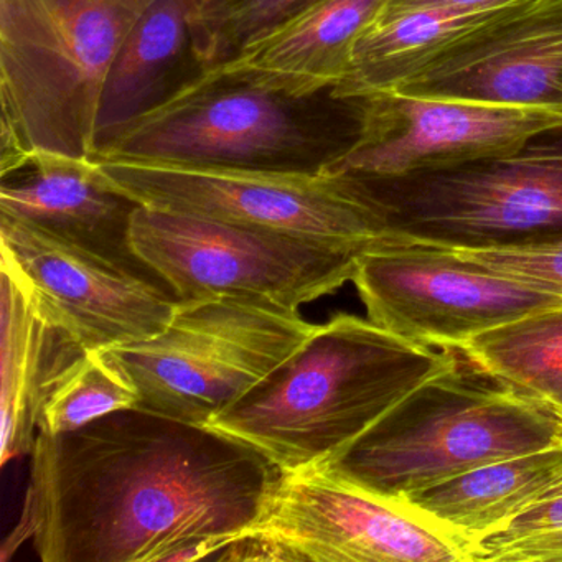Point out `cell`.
I'll use <instances>...</instances> for the list:
<instances>
[{
  "label": "cell",
  "mask_w": 562,
  "mask_h": 562,
  "mask_svg": "<svg viewBox=\"0 0 562 562\" xmlns=\"http://www.w3.org/2000/svg\"><path fill=\"white\" fill-rule=\"evenodd\" d=\"M31 457L11 541L44 562L206 559L258 525L284 475L236 437L139 407L38 432Z\"/></svg>",
  "instance_id": "6da1fadb"
},
{
  "label": "cell",
  "mask_w": 562,
  "mask_h": 562,
  "mask_svg": "<svg viewBox=\"0 0 562 562\" xmlns=\"http://www.w3.org/2000/svg\"><path fill=\"white\" fill-rule=\"evenodd\" d=\"M531 2L496 11L416 9L376 15L358 38L347 78L334 90L341 100L393 90L424 68L492 31Z\"/></svg>",
  "instance_id": "d6986e66"
},
{
  "label": "cell",
  "mask_w": 562,
  "mask_h": 562,
  "mask_svg": "<svg viewBox=\"0 0 562 562\" xmlns=\"http://www.w3.org/2000/svg\"><path fill=\"white\" fill-rule=\"evenodd\" d=\"M393 90L562 114V0H536Z\"/></svg>",
  "instance_id": "5bb4252c"
},
{
  "label": "cell",
  "mask_w": 562,
  "mask_h": 562,
  "mask_svg": "<svg viewBox=\"0 0 562 562\" xmlns=\"http://www.w3.org/2000/svg\"><path fill=\"white\" fill-rule=\"evenodd\" d=\"M324 0H193L190 27L205 71L238 57Z\"/></svg>",
  "instance_id": "7402d4cb"
},
{
  "label": "cell",
  "mask_w": 562,
  "mask_h": 562,
  "mask_svg": "<svg viewBox=\"0 0 562 562\" xmlns=\"http://www.w3.org/2000/svg\"><path fill=\"white\" fill-rule=\"evenodd\" d=\"M0 411L2 465L31 453L48 394L61 374L87 350L45 317L14 266L2 258Z\"/></svg>",
  "instance_id": "2e32d148"
},
{
  "label": "cell",
  "mask_w": 562,
  "mask_h": 562,
  "mask_svg": "<svg viewBox=\"0 0 562 562\" xmlns=\"http://www.w3.org/2000/svg\"><path fill=\"white\" fill-rule=\"evenodd\" d=\"M139 206L93 159L45 150H34L21 169L2 177L0 186V213L124 268L154 274L131 243Z\"/></svg>",
  "instance_id": "9a60e30c"
},
{
  "label": "cell",
  "mask_w": 562,
  "mask_h": 562,
  "mask_svg": "<svg viewBox=\"0 0 562 562\" xmlns=\"http://www.w3.org/2000/svg\"><path fill=\"white\" fill-rule=\"evenodd\" d=\"M386 0H324L274 34L212 70L292 94L335 90L347 78L355 44Z\"/></svg>",
  "instance_id": "ac0fdd59"
},
{
  "label": "cell",
  "mask_w": 562,
  "mask_h": 562,
  "mask_svg": "<svg viewBox=\"0 0 562 562\" xmlns=\"http://www.w3.org/2000/svg\"><path fill=\"white\" fill-rule=\"evenodd\" d=\"M459 361L453 350L338 314L209 426L261 450L282 472L311 469Z\"/></svg>",
  "instance_id": "7a4b0ae2"
},
{
  "label": "cell",
  "mask_w": 562,
  "mask_h": 562,
  "mask_svg": "<svg viewBox=\"0 0 562 562\" xmlns=\"http://www.w3.org/2000/svg\"><path fill=\"white\" fill-rule=\"evenodd\" d=\"M143 206L350 243L386 236V212L357 177L327 172L156 166L94 160Z\"/></svg>",
  "instance_id": "ba28073f"
},
{
  "label": "cell",
  "mask_w": 562,
  "mask_h": 562,
  "mask_svg": "<svg viewBox=\"0 0 562 562\" xmlns=\"http://www.w3.org/2000/svg\"><path fill=\"white\" fill-rule=\"evenodd\" d=\"M391 182H367L390 241L488 248L562 236V143Z\"/></svg>",
  "instance_id": "9c48e42d"
},
{
  "label": "cell",
  "mask_w": 562,
  "mask_h": 562,
  "mask_svg": "<svg viewBox=\"0 0 562 562\" xmlns=\"http://www.w3.org/2000/svg\"><path fill=\"white\" fill-rule=\"evenodd\" d=\"M562 480V439L404 496L414 509L472 544L535 505Z\"/></svg>",
  "instance_id": "ffe728a7"
},
{
  "label": "cell",
  "mask_w": 562,
  "mask_h": 562,
  "mask_svg": "<svg viewBox=\"0 0 562 562\" xmlns=\"http://www.w3.org/2000/svg\"><path fill=\"white\" fill-rule=\"evenodd\" d=\"M443 251L562 299V236L515 245L450 248Z\"/></svg>",
  "instance_id": "d4e9b609"
},
{
  "label": "cell",
  "mask_w": 562,
  "mask_h": 562,
  "mask_svg": "<svg viewBox=\"0 0 562 562\" xmlns=\"http://www.w3.org/2000/svg\"><path fill=\"white\" fill-rule=\"evenodd\" d=\"M453 351L499 386L562 409V305L499 325Z\"/></svg>",
  "instance_id": "44dd1931"
},
{
  "label": "cell",
  "mask_w": 562,
  "mask_h": 562,
  "mask_svg": "<svg viewBox=\"0 0 562 562\" xmlns=\"http://www.w3.org/2000/svg\"><path fill=\"white\" fill-rule=\"evenodd\" d=\"M368 318L427 347L456 350L476 335L562 299L470 265L443 249L383 238L358 259L353 279Z\"/></svg>",
  "instance_id": "8fae6325"
},
{
  "label": "cell",
  "mask_w": 562,
  "mask_h": 562,
  "mask_svg": "<svg viewBox=\"0 0 562 562\" xmlns=\"http://www.w3.org/2000/svg\"><path fill=\"white\" fill-rule=\"evenodd\" d=\"M317 325L299 311L243 301L180 302L156 337L103 350L139 409L209 426L281 367Z\"/></svg>",
  "instance_id": "8992f818"
},
{
  "label": "cell",
  "mask_w": 562,
  "mask_h": 562,
  "mask_svg": "<svg viewBox=\"0 0 562 562\" xmlns=\"http://www.w3.org/2000/svg\"><path fill=\"white\" fill-rule=\"evenodd\" d=\"M139 396L103 351H87L55 384L45 401L38 432L60 436L114 411L137 407Z\"/></svg>",
  "instance_id": "603a6c76"
},
{
  "label": "cell",
  "mask_w": 562,
  "mask_h": 562,
  "mask_svg": "<svg viewBox=\"0 0 562 562\" xmlns=\"http://www.w3.org/2000/svg\"><path fill=\"white\" fill-rule=\"evenodd\" d=\"M154 0H0V130L25 149L93 156L108 71Z\"/></svg>",
  "instance_id": "5b68a950"
},
{
  "label": "cell",
  "mask_w": 562,
  "mask_h": 562,
  "mask_svg": "<svg viewBox=\"0 0 562 562\" xmlns=\"http://www.w3.org/2000/svg\"><path fill=\"white\" fill-rule=\"evenodd\" d=\"M137 258L180 302L243 299L299 311L353 279L374 243L337 241L140 205ZM378 243V241H376Z\"/></svg>",
  "instance_id": "52a82bcc"
},
{
  "label": "cell",
  "mask_w": 562,
  "mask_h": 562,
  "mask_svg": "<svg viewBox=\"0 0 562 562\" xmlns=\"http://www.w3.org/2000/svg\"><path fill=\"white\" fill-rule=\"evenodd\" d=\"M531 0H386L378 15L401 14L416 9H452V11H496L525 4Z\"/></svg>",
  "instance_id": "484cf974"
},
{
  "label": "cell",
  "mask_w": 562,
  "mask_h": 562,
  "mask_svg": "<svg viewBox=\"0 0 562 562\" xmlns=\"http://www.w3.org/2000/svg\"><path fill=\"white\" fill-rule=\"evenodd\" d=\"M193 0H154L121 45L101 91L93 159L121 131L199 80L190 27Z\"/></svg>",
  "instance_id": "e0dca14e"
},
{
  "label": "cell",
  "mask_w": 562,
  "mask_h": 562,
  "mask_svg": "<svg viewBox=\"0 0 562 562\" xmlns=\"http://www.w3.org/2000/svg\"><path fill=\"white\" fill-rule=\"evenodd\" d=\"M357 101L351 146L327 172L391 182L512 156L562 131V114L506 104L373 91Z\"/></svg>",
  "instance_id": "7c38bea8"
},
{
  "label": "cell",
  "mask_w": 562,
  "mask_h": 562,
  "mask_svg": "<svg viewBox=\"0 0 562 562\" xmlns=\"http://www.w3.org/2000/svg\"><path fill=\"white\" fill-rule=\"evenodd\" d=\"M562 562V480L535 505L470 544L469 562Z\"/></svg>",
  "instance_id": "cb8c5ba5"
},
{
  "label": "cell",
  "mask_w": 562,
  "mask_h": 562,
  "mask_svg": "<svg viewBox=\"0 0 562 562\" xmlns=\"http://www.w3.org/2000/svg\"><path fill=\"white\" fill-rule=\"evenodd\" d=\"M249 531L272 562H469L467 539L321 467L284 472Z\"/></svg>",
  "instance_id": "30bf717a"
},
{
  "label": "cell",
  "mask_w": 562,
  "mask_h": 562,
  "mask_svg": "<svg viewBox=\"0 0 562 562\" xmlns=\"http://www.w3.org/2000/svg\"><path fill=\"white\" fill-rule=\"evenodd\" d=\"M561 439L562 409L518 396L460 360L317 467L368 492L403 499Z\"/></svg>",
  "instance_id": "277c9868"
},
{
  "label": "cell",
  "mask_w": 562,
  "mask_h": 562,
  "mask_svg": "<svg viewBox=\"0 0 562 562\" xmlns=\"http://www.w3.org/2000/svg\"><path fill=\"white\" fill-rule=\"evenodd\" d=\"M0 252L45 317L87 351L156 337L180 304L157 276L124 268L4 213Z\"/></svg>",
  "instance_id": "4fadbf2b"
},
{
  "label": "cell",
  "mask_w": 562,
  "mask_h": 562,
  "mask_svg": "<svg viewBox=\"0 0 562 562\" xmlns=\"http://www.w3.org/2000/svg\"><path fill=\"white\" fill-rule=\"evenodd\" d=\"M357 101L292 94L209 70L121 131L93 160L322 172L357 137Z\"/></svg>",
  "instance_id": "3957f363"
}]
</instances>
